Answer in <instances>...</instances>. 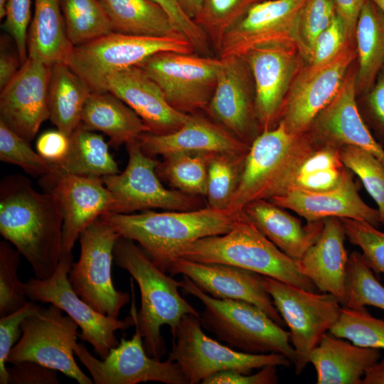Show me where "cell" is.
<instances>
[{
	"label": "cell",
	"mask_w": 384,
	"mask_h": 384,
	"mask_svg": "<svg viewBox=\"0 0 384 384\" xmlns=\"http://www.w3.org/2000/svg\"><path fill=\"white\" fill-rule=\"evenodd\" d=\"M63 214L52 191L40 193L24 176L0 183V233L31 265L35 277L53 274L62 256Z\"/></svg>",
	"instance_id": "cell-1"
},
{
	"label": "cell",
	"mask_w": 384,
	"mask_h": 384,
	"mask_svg": "<svg viewBox=\"0 0 384 384\" xmlns=\"http://www.w3.org/2000/svg\"><path fill=\"white\" fill-rule=\"evenodd\" d=\"M208 206L189 210H144L137 214L108 212L100 218L122 237L137 242L153 262L166 273L169 263L195 241L225 234L239 215Z\"/></svg>",
	"instance_id": "cell-2"
},
{
	"label": "cell",
	"mask_w": 384,
	"mask_h": 384,
	"mask_svg": "<svg viewBox=\"0 0 384 384\" xmlns=\"http://www.w3.org/2000/svg\"><path fill=\"white\" fill-rule=\"evenodd\" d=\"M113 255L116 265L127 270L139 286L141 308L137 312L131 280L129 313L142 335L145 350L149 356L161 360L166 351L161 326H169L173 336L184 316H200L201 314L181 296V281L174 279L158 267L134 241L120 235Z\"/></svg>",
	"instance_id": "cell-3"
},
{
	"label": "cell",
	"mask_w": 384,
	"mask_h": 384,
	"mask_svg": "<svg viewBox=\"0 0 384 384\" xmlns=\"http://www.w3.org/2000/svg\"><path fill=\"white\" fill-rule=\"evenodd\" d=\"M179 257L236 266L306 290L316 288L297 261L281 251L243 211L229 232L195 241Z\"/></svg>",
	"instance_id": "cell-4"
},
{
	"label": "cell",
	"mask_w": 384,
	"mask_h": 384,
	"mask_svg": "<svg viewBox=\"0 0 384 384\" xmlns=\"http://www.w3.org/2000/svg\"><path fill=\"white\" fill-rule=\"evenodd\" d=\"M319 144L309 132L292 133L281 121L261 132L250 146L228 210L238 215L254 201H268L284 193L299 164Z\"/></svg>",
	"instance_id": "cell-5"
},
{
	"label": "cell",
	"mask_w": 384,
	"mask_h": 384,
	"mask_svg": "<svg viewBox=\"0 0 384 384\" xmlns=\"http://www.w3.org/2000/svg\"><path fill=\"white\" fill-rule=\"evenodd\" d=\"M181 288L203 304L202 326L218 340L245 353H281L293 363L296 355L289 332L262 309L241 300L214 298L186 276L181 280Z\"/></svg>",
	"instance_id": "cell-6"
},
{
	"label": "cell",
	"mask_w": 384,
	"mask_h": 384,
	"mask_svg": "<svg viewBox=\"0 0 384 384\" xmlns=\"http://www.w3.org/2000/svg\"><path fill=\"white\" fill-rule=\"evenodd\" d=\"M162 51L196 53L185 37L159 38L113 31L73 46L65 63L91 92H105L106 82L111 74L137 66L149 56Z\"/></svg>",
	"instance_id": "cell-7"
},
{
	"label": "cell",
	"mask_w": 384,
	"mask_h": 384,
	"mask_svg": "<svg viewBox=\"0 0 384 384\" xmlns=\"http://www.w3.org/2000/svg\"><path fill=\"white\" fill-rule=\"evenodd\" d=\"M172 337L168 358L177 363L187 384L201 383L222 371L248 374L265 366L292 363L281 353H249L222 345L203 332L200 316L193 314L182 318Z\"/></svg>",
	"instance_id": "cell-8"
},
{
	"label": "cell",
	"mask_w": 384,
	"mask_h": 384,
	"mask_svg": "<svg viewBox=\"0 0 384 384\" xmlns=\"http://www.w3.org/2000/svg\"><path fill=\"white\" fill-rule=\"evenodd\" d=\"M262 282L289 329L296 355L293 364L299 375L309 363L311 351L338 321L341 304L330 293H315L270 277L262 275Z\"/></svg>",
	"instance_id": "cell-9"
},
{
	"label": "cell",
	"mask_w": 384,
	"mask_h": 384,
	"mask_svg": "<svg viewBox=\"0 0 384 384\" xmlns=\"http://www.w3.org/2000/svg\"><path fill=\"white\" fill-rule=\"evenodd\" d=\"M119 236L108 223L100 217L96 219L81 232L80 257L68 274L73 289L83 301L116 319L130 301V294L117 290L112 282L113 251Z\"/></svg>",
	"instance_id": "cell-10"
},
{
	"label": "cell",
	"mask_w": 384,
	"mask_h": 384,
	"mask_svg": "<svg viewBox=\"0 0 384 384\" xmlns=\"http://www.w3.org/2000/svg\"><path fill=\"white\" fill-rule=\"evenodd\" d=\"M63 311L50 304L23 320L21 336L10 351L7 363L14 364L31 361L56 370L79 384L93 380L75 360L78 325Z\"/></svg>",
	"instance_id": "cell-11"
},
{
	"label": "cell",
	"mask_w": 384,
	"mask_h": 384,
	"mask_svg": "<svg viewBox=\"0 0 384 384\" xmlns=\"http://www.w3.org/2000/svg\"><path fill=\"white\" fill-rule=\"evenodd\" d=\"M221 65L219 58L162 51L137 66L157 84L174 109L191 114L205 111L215 90Z\"/></svg>",
	"instance_id": "cell-12"
},
{
	"label": "cell",
	"mask_w": 384,
	"mask_h": 384,
	"mask_svg": "<svg viewBox=\"0 0 384 384\" xmlns=\"http://www.w3.org/2000/svg\"><path fill=\"white\" fill-rule=\"evenodd\" d=\"M73 264V255H62L58 268L46 279L31 278L22 282V289L30 301L53 304L70 316L81 332L78 336L88 342L100 358L119 344L118 330H124L134 324L131 314L124 319H116L95 311L73 289L68 274Z\"/></svg>",
	"instance_id": "cell-13"
},
{
	"label": "cell",
	"mask_w": 384,
	"mask_h": 384,
	"mask_svg": "<svg viewBox=\"0 0 384 384\" xmlns=\"http://www.w3.org/2000/svg\"><path fill=\"white\" fill-rule=\"evenodd\" d=\"M126 146L129 159L125 169L102 178L114 199L111 213L128 214L156 208L189 210L203 208L198 196L163 186L156 172L159 161L143 151L137 139Z\"/></svg>",
	"instance_id": "cell-14"
},
{
	"label": "cell",
	"mask_w": 384,
	"mask_h": 384,
	"mask_svg": "<svg viewBox=\"0 0 384 384\" xmlns=\"http://www.w3.org/2000/svg\"><path fill=\"white\" fill-rule=\"evenodd\" d=\"M356 58V43L352 41L330 61L299 69L284 102L279 122L292 133L308 132L319 114L338 93Z\"/></svg>",
	"instance_id": "cell-15"
},
{
	"label": "cell",
	"mask_w": 384,
	"mask_h": 384,
	"mask_svg": "<svg viewBox=\"0 0 384 384\" xmlns=\"http://www.w3.org/2000/svg\"><path fill=\"white\" fill-rule=\"evenodd\" d=\"M306 0H262L252 5L225 35L219 58L245 56L257 48L275 43L297 46L305 51L299 33V17Z\"/></svg>",
	"instance_id": "cell-16"
},
{
	"label": "cell",
	"mask_w": 384,
	"mask_h": 384,
	"mask_svg": "<svg viewBox=\"0 0 384 384\" xmlns=\"http://www.w3.org/2000/svg\"><path fill=\"white\" fill-rule=\"evenodd\" d=\"M131 339H120L119 344L103 359L94 357L81 343L73 350L88 370L95 384H137L155 381L166 384H187L176 363L152 358L146 353L137 325Z\"/></svg>",
	"instance_id": "cell-17"
},
{
	"label": "cell",
	"mask_w": 384,
	"mask_h": 384,
	"mask_svg": "<svg viewBox=\"0 0 384 384\" xmlns=\"http://www.w3.org/2000/svg\"><path fill=\"white\" fill-rule=\"evenodd\" d=\"M222 60L215 90L205 112L208 117L250 146L260 129L255 110V89L245 56Z\"/></svg>",
	"instance_id": "cell-18"
},
{
	"label": "cell",
	"mask_w": 384,
	"mask_h": 384,
	"mask_svg": "<svg viewBox=\"0 0 384 384\" xmlns=\"http://www.w3.org/2000/svg\"><path fill=\"white\" fill-rule=\"evenodd\" d=\"M299 48L275 43L252 50L245 57L255 89V110L260 132L274 127L294 78L299 70Z\"/></svg>",
	"instance_id": "cell-19"
},
{
	"label": "cell",
	"mask_w": 384,
	"mask_h": 384,
	"mask_svg": "<svg viewBox=\"0 0 384 384\" xmlns=\"http://www.w3.org/2000/svg\"><path fill=\"white\" fill-rule=\"evenodd\" d=\"M166 273L171 276L188 277L214 298L251 303L262 309L279 326L285 324L270 295L265 289L262 275L260 274L230 265L196 262L183 257L174 259Z\"/></svg>",
	"instance_id": "cell-20"
},
{
	"label": "cell",
	"mask_w": 384,
	"mask_h": 384,
	"mask_svg": "<svg viewBox=\"0 0 384 384\" xmlns=\"http://www.w3.org/2000/svg\"><path fill=\"white\" fill-rule=\"evenodd\" d=\"M50 68L28 57L11 80L1 90L0 120L31 142L49 119L48 91Z\"/></svg>",
	"instance_id": "cell-21"
},
{
	"label": "cell",
	"mask_w": 384,
	"mask_h": 384,
	"mask_svg": "<svg viewBox=\"0 0 384 384\" xmlns=\"http://www.w3.org/2000/svg\"><path fill=\"white\" fill-rule=\"evenodd\" d=\"M356 70L348 72L338 93L316 117L309 132L321 144L353 146L373 154L384 165V147L366 124L356 102Z\"/></svg>",
	"instance_id": "cell-22"
},
{
	"label": "cell",
	"mask_w": 384,
	"mask_h": 384,
	"mask_svg": "<svg viewBox=\"0 0 384 384\" xmlns=\"http://www.w3.org/2000/svg\"><path fill=\"white\" fill-rule=\"evenodd\" d=\"M50 191L63 214L62 255H70L81 232L102 214L112 212L114 199L102 178L95 176H65Z\"/></svg>",
	"instance_id": "cell-23"
},
{
	"label": "cell",
	"mask_w": 384,
	"mask_h": 384,
	"mask_svg": "<svg viewBox=\"0 0 384 384\" xmlns=\"http://www.w3.org/2000/svg\"><path fill=\"white\" fill-rule=\"evenodd\" d=\"M106 89L136 112L151 133L174 132L189 118L190 114L176 110L168 102L160 87L139 66L111 74Z\"/></svg>",
	"instance_id": "cell-24"
},
{
	"label": "cell",
	"mask_w": 384,
	"mask_h": 384,
	"mask_svg": "<svg viewBox=\"0 0 384 384\" xmlns=\"http://www.w3.org/2000/svg\"><path fill=\"white\" fill-rule=\"evenodd\" d=\"M268 201L292 210L307 223L329 218L364 220L376 227L381 223L378 210L362 200L350 174L337 186L329 190H290Z\"/></svg>",
	"instance_id": "cell-25"
},
{
	"label": "cell",
	"mask_w": 384,
	"mask_h": 384,
	"mask_svg": "<svg viewBox=\"0 0 384 384\" xmlns=\"http://www.w3.org/2000/svg\"><path fill=\"white\" fill-rule=\"evenodd\" d=\"M137 142L149 156L162 157L174 153H247L250 146L213 120L191 114L178 129L166 134L144 132Z\"/></svg>",
	"instance_id": "cell-26"
},
{
	"label": "cell",
	"mask_w": 384,
	"mask_h": 384,
	"mask_svg": "<svg viewBox=\"0 0 384 384\" xmlns=\"http://www.w3.org/2000/svg\"><path fill=\"white\" fill-rule=\"evenodd\" d=\"M343 225L340 218L324 220L316 242L297 260L302 272L321 292L346 303V278L349 255L345 248Z\"/></svg>",
	"instance_id": "cell-27"
},
{
	"label": "cell",
	"mask_w": 384,
	"mask_h": 384,
	"mask_svg": "<svg viewBox=\"0 0 384 384\" xmlns=\"http://www.w3.org/2000/svg\"><path fill=\"white\" fill-rule=\"evenodd\" d=\"M380 349L357 346L329 332L311 351L317 384H362L366 371L379 361Z\"/></svg>",
	"instance_id": "cell-28"
},
{
	"label": "cell",
	"mask_w": 384,
	"mask_h": 384,
	"mask_svg": "<svg viewBox=\"0 0 384 384\" xmlns=\"http://www.w3.org/2000/svg\"><path fill=\"white\" fill-rule=\"evenodd\" d=\"M242 211L281 251L299 260L320 235L324 220L307 223L267 200L254 201Z\"/></svg>",
	"instance_id": "cell-29"
},
{
	"label": "cell",
	"mask_w": 384,
	"mask_h": 384,
	"mask_svg": "<svg viewBox=\"0 0 384 384\" xmlns=\"http://www.w3.org/2000/svg\"><path fill=\"white\" fill-rule=\"evenodd\" d=\"M49 163L50 172L39 179L41 186L46 192L50 191L65 176L102 178L119 173L118 164L104 137L80 124L70 136V147L65 156L60 161Z\"/></svg>",
	"instance_id": "cell-30"
},
{
	"label": "cell",
	"mask_w": 384,
	"mask_h": 384,
	"mask_svg": "<svg viewBox=\"0 0 384 384\" xmlns=\"http://www.w3.org/2000/svg\"><path fill=\"white\" fill-rule=\"evenodd\" d=\"M80 124L90 131H100L119 147L150 132L145 122L119 97L109 91L91 92L81 115Z\"/></svg>",
	"instance_id": "cell-31"
},
{
	"label": "cell",
	"mask_w": 384,
	"mask_h": 384,
	"mask_svg": "<svg viewBox=\"0 0 384 384\" xmlns=\"http://www.w3.org/2000/svg\"><path fill=\"white\" fill-rule=\"evenodd\" d=\"M72 47L66 33L60 0H35L28 33V57L52 67L65 63Z\"/></svg>",
	"instance_id": "cell-32"
},
{
	"label": "cell",
	"mask_w": 384,
	"mask_h": 384,
	"mask_svg": "<svg viewBox=\"0 0 384 384\" xmlns=\"http://www.w3.org/2000/svg\"><path fill=\"white\" fill-rule=\"evenodd\" d=\"M100 1L114 32L159 38L185 37L165 9L151 0Z\"/></svg>",
	"instance_id": "cell-33"
},
{
	"label": "cell",
	"mask_w": 384,
	"mask_h": 384,
	"mask_svg": "<svg viewBox=\"0 0 384 384\" xmlns=\"http://www.w3.org/2000/svg\"><path fill=\"white\" fill-rule=\"evenodd\" d=\"M91 91L65 63L50 68L48 91L49 119L57 129L70 136L79 126Z\"/></svg>",
	"instance_id": "cell-34"
},
{
	"label": "cell",
	"mask_w": 384,
	"mask_h": 384,
	"mask_svg": "<svg viewBox=\"0 0 384 384\" xmlns=\"http://www.w3.org/2000/svg\"><path fill=\"white\" fill-rule=\"evenodd\" d=\"M358 68L357 92H367L384 65V15L372 0H366L355 32Z\"/></svg>",
	"instance_id": "cell-35"
},
{
	"label": "cell",
	"mask_w": 384,
	"mask_h": 384,
	"mask_svg": "<svg viewBox=\"0 0 384 384\" xmlns=\"http://www.w3.org/2000/svg\"><path fill=\"white\" fill-rule=\"evenodd\" d=\"M213 153L179 152L164 156L157 174L186 194L206 196L208 166Z\"/></svg>",
	"instance_id": "cell-36"
},
{
	"label": "cell",
	"mask_w": 384,
	"mask_h": 384,
	"mask_svg": "<svg viewBox=\"0 0 384 384\" xmlns=\"http://www.w3.org/2000/svg\"><path fill=\"white\" fill-rule=\"evenodd\" d=\"M247 153L217 152L210 155L207 176V206L228 210L240 184Z\"/></svg>",
	"instance_id": "cell-37"
},
{
	"label": "cell",
	"mask_w": 384,
	"mask_h": 384,
	"mask_svg": "<svg viewBox=\"0 0 384 384\" xmlns=\"http://www.w3.org/2000/svg\"><path fill=\"white\" fill-rule=\"evenodd\" d=\"M68 38L73 46L113 32L100 0H60Z\"/></svg>",
	"instance_id": "cell-38"
},
{
	"label": "cell",
	"mask_w": 384,
	"mask_h": 384,
	"mask_svg": "<svg viewBox=\"0 0 384 384\" xmlns=\"http://www.w3.org/2000/svg\"><path fill=\"white\" fill-rule=\"evenodd\" d=\"M373 306L384 311V287L379 282L362 253L349 255L344 306L359 309Z\"/></svg>",
	"instance_id": "cell-39"
},
{
	"label": "cell",
	"mask_w": 384,
	"mask_h": 384,
	"mask_svg": "<svg viewBox=\"0 0 384 384\" xmlns=\"http://www.w3.org/2000/svg\"><path fill=\"white\" fill-rule=\"evenodd\" d=\"M329 332L357 346L384 349V320L373 316L366 307L342 306L338 321Z\"/></svg>",
	"instance_id": "cell-40"
},
{
	"label": "cell",
	"mask_w": 384,
	"mask_h": 384,
	"mask_svg": "<svg viewBox=\"0 0 384 384\" xmlns=\"http://www.w3.org/2000/svg\"><path fill=\"white\" fill-rule=\"evenodd\" d=\"M262 0H203L201 11L194 21L218 51L230 28L254 4Z\"/></svg>",
	"instance_id": "cell-41"
},
{
	"label": "cell",
	"mask_w": 384,
	"mask_h": 384,
	"mask_svg": "<svg viewBox=\"0 0 384 384\" xmlns=\"http://www.w3.org/2000/svg\"><path fill=\"white\" fill-rule=\"evenodd\" d=\"M344 166L360 178L378 206L381 223L384 221V165L373 154L359 147L339 148Z\"/></svg>",
	"instance_id": "cell-42"
},
{
	"label": "cell",
	"mask_w": 384,
	"mask_h": 384,
	"mask_svg": "<svg viewBox=\"0 0 384 384\" xmlns=\"http://www.w3.org/2000/svg\"><path fill=\"white\" fill-rule=\"evenodd\" d=\"M0 160L20 166L33 177L43 176L50 171L49 161L35 151L30 142L0 120Z\"/></svg>",
	"instance_id": "cell-43"
},
{
	"label": "cell",
	"mask_w": 384,
	"mask_h": 384,
	"mask_svg": "<svg viewBox=\"0 0 384 384\" xmlns=\"http://www.w3.org/2000/svg\"><path fill=\"white\" fill-rule=\"evenodd\" d=\"M21 256L10 243L0 242V317L19 309L28 302L18 277Z\"/></svg>",
	"instance_id": "cell-44"
},
{
	"label": "cell",
	"mask_w": 384,
	"mask_h": 384,
	"mask_svg": "<svg viewBox=\"0 0 384 384\" xmlns=\"http://www.w3.org/2000/svg\"><path fill=\"white\" fill-rule=\"evenodd\" d=\"M341 220L349 242L361 249L374 273L384 276V232L364 220L350 218Z\"/></svg>",
	"instance_id": "cell-45"
},
{
	"label": "cell",
	"mask_w": 384,
	"mask_h": 384,
	"mask_svg": "<svg viewBox=\"0 0 384 384\" xmlns=\"http://www.w3.org/2000/svg\"><path fill=\"white\" fill-rule=\"evenodd\" d=\"M336 15L334 0H306L299 17V33L307 59L317 37Z\"/></svg>",
	"instance_id": "cell-46"
},
{
	"label": "cell",
	"mask_w": 384,
	"mask_h": 384,
	"mask_svg": "<svg viewBox=\"0 0 384 384\" xmlns=\"http://www.w3.org/2000/svg\"><path fill=\"white\" fill-rule=\"evenodd\" d=\"M41 307L35 302L30 301L19 309L0 317V384L9 383L6 363L10 351L21 336L22 322Z\"/></svg>",
	"instance_id": "cell-47"
},
{
	"label": "cell",
	"mask_w": 384,
	"mask_h": 384,
	"mask_svg": "<svg viewBox=\"0 0 384 384\" xmlns=\"http://www.w3.org/2000/svg\"><path fill=\"white\" fill-rule=\"evenodd\" d=\"M352 41L348 37L343 21L336 15L331 23L317 37L308 59L309 64L316 65L330 61Z\"/></svg>",
	"instance_id": "cell-48"
},
{
	"label": "cell",
	"mask_w": 384,
	"mask_h": 384,
	"mask_svg": "<svg viewBox=\"0 0 384 384\" xmlns=\"http://www.w3.org/2000/svg\"><path fill=\"white\" fill-rule=\"evenodd\" d=\"M3 28L11 36L21 62L28 58V33L31 21V0H8Z\"/></svg>",
	"instance_id": "cell-49"
},
{
	"label": "cell",
	"mask_w": 384,
	"mask_h": 384,
	"mask_svg": "<svg viewBox=\"0 0 384 384\" xmlns=\"http://www.w3.org/2000/svg\"><path fill=\"white\" fill-rule=\"evenodd\" d=\"M162 6L196 53L210 56L212 45L202 28L182 10L177 0H151Z\"/></svg>",
	"instance_id": "cell-50"
},
{
	"label": "cell",
	"mask_w": 384,
	"mask_h": 384,
	"mask_svg": "<svg viewBox=\"0 0 384 384\" xmlns=\"http://www.w3.org/2000/svg\"><path fill=\"white\" fill-rule=\"evenodd\" d=\"M348 174L346 168L343 166L295 176L290 181L285 192L290 190L311 191L329 190L341 183Z\"/></svg>",
	"instance_id": "cell-51"
},
{
	"label": "cell",
	"mask_w": 384,
	"mask_h": 384,
	"mask_svg": "<svg viewBox=\"0 0 384 384\" xmlns=\"http://www.w3.org/2000/svg\"><path fill=\"white\" fill-rule=\"evenodd\" d=\"M7 367L11 384H58L56 370L34 361H24Z\"/></svg>",
	"instance_id": "cell-52"
},
{
	"label": "cell",
	"mask_w": 384,
	"mask_h": 384,
	"mask_svg": "<svg viewBox=\"0 0 384 384\" xmlns=\"http://www.w3.org/2000/svg\"><path fill=\"white\" fill-rule=\"evenodd\" d=\"M365 94L367 119L375 131L376 140L384 144V65L375 83Z\"/></svg>",
	"instance_id": "cell-53"
},
{
	"label": "cell",
	"mask_w": 384,
	"mask_h": 384,
	"mask_svg": "<svg viewBox=\"0 0 384 384\" xmlns=\"http://www.w3.org/2000/svg\"><path fill=\"white\" fill-rule=\"evenodd\" d=\"M277 366H268L254 374L233 370L215 373L205 379L203 384H274L278 382Z\"/></svg>",
	"instance_id": "cell-54"
},
{
	"label": "cell",
	"mask_w": 384,
	"mask_h": 384,
	"mask_svg": "<svg viewBox=\"0 0 384 384\" xmlns=\"http://www.w3.org/2000/svg\"><path fill=\"white\" fill-rule=\"evenodd\" d=\"M37 152L50 163L61 161L70 147V137L60 130H50L41 134L36 144Z\"/></svg>",
	"instance_id": "cell-55"
},
{
	"label": "cell",
	"mask_w": 384,
	"mask_h": 384,
	"mask_svg": "<svg viewBox=\"0 0 384 384\" xmlns=\"http://www.w3.org/2000/svg\"><path fill=\"white\" fill-rule=\"evenodd\" d=\"M366 1L334 0L337 15L343 21L351 40H355L357 21Z\"/></svg>",
	"instance_id": "cell-56"
},
{
	"label": "cell",
	"mask_w": 384,
	"mask_h": 384,
	"mask_svg": "<svg viewBox=\"0 0 384 384\" xmlns=\"http://www.w3.org/2000/svg\"><path fill=\"white\" fill-rule=\"evenodd\" d=\"M21 66L18 55L1 45L0 55V87L2 90L15 76Z\"/></svg>",
	"instance_id": "cell-57"
},
{
	"label": "cell",
	"mask_w": 384,
	"mask_h": 384,
	"mask_svg": "<svg viewBox=\"0 0 384 384\" xmlns=\"http://www.w3.org/2000/svg\"><path fill=\"white\" fill-rule=\"evenodd\" d=\"M362 384H384V358L366 371Z\"/></svg>",
	"instance_id": "cell-58"
},
{
	"label": "cell",
	"mask_w": 384,
	"mask_h": 384,
	"mask_svg": "<svg viewBox=\"0 0 384 384\" xmlns=\"http://www.w3.org/2000/svg\"><path fill=\"white\" fill-rule=\"evenodd\" d=\"M183 12L192 20L199 14L203 0H177Z\"/></svg>",
	"instance_id": "cell-59"
},
{
	"label": "cell",
	"mask_w": 384,
	"mask_h": 384,
	"mask_svg": "<svg viewBox=\"0 0 384 384\" xmlns=\"http://www.w3.org/2000/svg\"><path fill=\"white\" fill-rule=\"evenodd\" d=\"M8 0H0V18L2 19L5 16V9Z\"/></svg>",
	"instance_id": "cell-60"
},
{
	"label": "cell",
	"mask_w": 384,
	"mask_h": 384,
	"mask_svg": "<svg viewBox=\"0 0 384 384\" xmlns=\"http://www.w3.org/2000/svg\"><path fill=\"white\" fill-rule=\"evenodd\" d=\"M384 15V0H372Z\"/></svg>",
	"instance_id": "cell-61"
},
{
	"label": "cell",
	"mask_w": 384,
	"mask_h": 384,
	"mask_svg": "<svg viewBox=\"0 0 384 384\" xmlns=\"http://www.w3.org/2000/svg\"><path fill=\"white\" fill-rule=\"evenodd\" d=\"M383 223H384V221H383Z\"/></svg>",
	"instance_id": "cell-62"
}]
</instances>
